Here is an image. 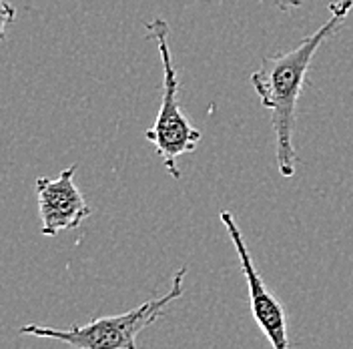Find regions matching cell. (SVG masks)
<instances>
[{
    "label": "cell",
    "mask_w": 353,
    "mask_h": 349,
    "mask_svg": "<svg viewBox=\"0 0 353 349\" xmlns=\"http://www.w3.org/2000/svg\"><path fill=\"white\" fill-rule=\"evenodd\" d=\"M352 8L353 0L331 2V17L313 34L305 37L297 46L289 48L285 52L265 57L259 70L251 74V85L259 94L261 105L273 114L271 127L275 132L277 167L279 173L287 179L295 174V165H297V153L293 145V132L297 123L295 112L311 61L317 48L343 24Z\"/></svg>",
    "instance_id": "cell-1"
},
{
    "label": "cell",
    "mask_w": 353,
    "mask_h": 349,
    "mask_svg": "<svg viewBox=\"0 0 353 349\" xmlns=\"http://www.w3.org/2000/svg\"><path fill=\"white\" fill-rule=\"evenodd\" d=\"M187 275V267H181L173 277L171 289L154 297L143 306L134 307L121 315L99 317L85 326H70L68 329L46 328V326H22L21 335H32L43 339H57L74 349H137V335L153 326L159 317L165 315V309L183 295V279Z\"/></svg>",
    "instance_id": "cell-2"
},
{
    "label": "cell",
    "mask_w": 353,
    "mask_h": 349,
    "mask_svg": "<svg viewBox=\"0 0 353 349\" xmlns=\"http://www.w3.org/2000/svg\"><path fill=\"white\" fill-rule=\"evenodd\" d=\"M161 54L163 65V103L157 114L154 125L145 131V139L153 143L157 154L163 159L165 169L173 179H181V171L176 169V159L183 154L193 153L201 141V131L195 129L185 112L179 107V74L169 48V24L163 19H154L147 24Z\"/></svg>",
    "instance_id": "cell-3"
},
{
    "label": "cell",
    "mask_w": 353,
    "mask_h": 349,
    "mask_svg": "<svg viewBox=\"0 0 353 349\" xmlns=\"http://www.w3.org/2000/svg\"><path fill=\"white\" fill-rule=\"evenodd\" d=\"M221 223L229 231V237L235 245V251L239 255L243 273L247 277V287H249V301H251V313L257 326L263 329L269 343L273 349H289V337H287V315L279 299L265 287L263 279L253 263V257L249 253V247L245 243L241 229L237 227L233 213L221 211Z\"/></svg>",
    "instance_id": "cell-4"
},
{
    "label": "cell",
    "mask_w": 353,
    "mask_h": 349,
    "mask_svg": "<svg viewBox=\"0 0 353 349\" xmlns=\"http://www.w3.org/2000/svg\"><path fill=\"white\" fill-rule=\"evenodd\" d=\"M74 173L77 165H70L57 179H37L34 187L43 219V235L54 237L63 231H72L90 215V207L74 185Z\"/></svg>",
    "instance_id": "cell-5"
},
{
    "label": "cell",
    "mask_w": 353,
    "mask_h": 349,
    "mask_svg": "<svg viewBox=\"0 0 353 349\" xmlns=\"http://www.w3.org/2000/svg\"><path fill=\"white\" fill-rule=\"evenodd\" d=\"M14 17H17V10H14L8 2H4V4H2V34L6 32V24L12 21Z\"/></svg>",
    "instance_id": "cell-6"
},
{
    "label": "cell",
    "mask_w": 353,
    "mask_h": 349,
    "mask_svg": "<svg viewBox=\"0 0 353 349\" xmlns=\"http://www.w3.org/2000/svg\"><path fill=\"white\" fill-rule=\"evenodd\" d=\"M275 2V6L279 8V10H291V8H299L301 4H303V0H273Z\"/></svg>",
    "instance_id": "cell-7"
}]
</instances>
